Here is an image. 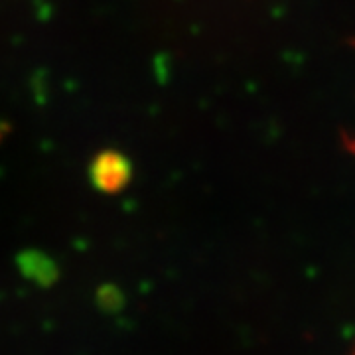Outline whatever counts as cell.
<instances>
[{
    "instance_id": "6da1fadb",
    "label": "cell",
    "mask_w": 355,
    "mask_h": 355,
    "mask_svg": "<svg viewBox=\"0 0 355 355\" xmlns=\"http://www.w3.org/2000/svg\"><path fill=\"white\" fill-rule=\"evenodd\" d=\"M345 148L355 156V135H352V137H345Z\"/></svg>"
}]
</instances>
